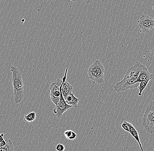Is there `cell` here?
I'll list each match as a JSON object with an SVG mask.
<instances>
[{"instance_id": "obj_1", "label": "cell", "mask_w": 154, "mask_h": 151, "mask_svg": "<svg viewBox=\"0 0 154 151\" xmlns=\"http://www.w3.org/2000/svg\"><path fill=\"white\" fill-rule=\"evenodd\" d=\"M145 66L139 62H137L134 65L127 70L123 79L116 83L113 87L114 90L119 92L137 88L139 84L137 80V77Z\"/></svg>"}, {"instance_id": "obj_2", "label": "cell", "mask_w": 154, "mask_h": 151, "mask_svg": "<svg viewBox=\"0 0 154 151\" xmlns=\"http://www.w3.org/2000/svg\"><path fill=\"white\" fill-rule=\"evenodd\" d=\"M11 71L12 73V82L14 92V101L19 104L24 98V83L22 74L19 69L15 66H11Z\"/></svg>"}, {"instance_id": "obj_3", "label": "cell", "mask_w": 154, "mask_h": 151, "mask_svg": "<svg viewBox=\"0 0 154 151\" xmlns=\"http://www.w3.org/2000/svg\"><path fill=\"white\" fill-rule=\"evenodd\" d=\"M104 67L101 62L96 60L88 70V78L94 84L103 85L105 83Z\"/></svg>"}, {"instance_id": "obj_4", "label": "cell", "mask_w": 154, "mask_h": 151, "mask_svg": "<svg viewBox=\"0 0 154 151\" xmlns=\"http://www.w3.org/2000/svg\"><path fill=\"white\" fill-rule=\"evenodd\" d=\"M142 125L147 132L154 133V101H151L145 109L142 119Z\"/></svg>"}, {"instance_id": "obj_5", "label": "cell", "mask_w": 154, "mask_h": 151, "mask_svg": "<svg viewBox=\"0 0 154 151\" xmlns=\"http://www.w3.org/2000/svg\"><path fill=\"white\" fill-rule=\"evenodd\" d=\"M62 80H56L50 86V97L51 100L56 106L59 102L60 96V89L62 84Z\"/></svg>"}, {"instance_id": "obj_6", "label": "cell", "mask_w": 154, "mask_h": 151, "mask_svg": "<svg viewBox=\"0 0 154 151\" xmlns=\"http://www.w3.org/2000/svg\"><path fill=\"white\" fill-rule=\"evenodd\" d=\"M137 24L139 28L145 33H149L151 30L154 28V20L149 15H141L137 21Z\"/></svg>"}, {"instance_id": "obj_7", "label": "cell", "mask_w": 154, "mask_h": 151, "mask_svg": "<svg viewBox=\"0 0 154 151\" xmlns=\"http://www.w3.org/2000/svg\"><path fill=\"white\" fill-rule=\"evenodd\" d=\"M61 86H62V84H61V89H60V96L59 102L57 105L55 107L53 110L54 113L56 115L57 118H62L63 113L67 110H69L72 107V106L67 104L65 100L63 98L62 92H61Z\"/></svg>"}, {"instance_id": "obj_8", "label": "cell", "mask_w": 154, "mask_h": 151, "mask_svg": "<svg viewBox=\"0 0 154 151\" xmlns=\"http://www.w3.org/2000/svg\"><path fill=\"white\" fill-rule=\"evenodd\" d=\"M68 71V68H66L64 76L62 79V83L61 90L63 96L65 100L66 99L67 96L72 93L73 90V87L66 80Z\"/></svg>"}, {"instance_id": "obj_9", "label": "cell", "mask_w": 154, "mask_h": 151, "mask_svg": "<svg viewBox=\"0 0 154 151\" xmlns=\"http://www.w3.org/2000/svg\"><path fill=\"white\" fill-rule=\"evenodd\" d=\"M153 75L149 72L146 66L140 72L137 78V82L140 83L143 80L150 81L152 79Z\"/></svg>"}, {"instance_id": "obj_10", "label": "cell", "mask_w": 154, "mask_h": 151, "mask_svg": "<svg viewBox=\"0 0 154 151\" xmlns=\"http://www.w3.org/2000/svg\"><path fill=\"white\" fill-rule=\"evenodd\" d=\"M128 125L129 127V133L131 134V135L133 136L135 139L137 141V143L139 144L140 147V149L141 151H144L142 147V145H141V142H140V140L139 134L137 132L136 129L134 128V127L133 125L131 123L128 122Z\"/></svg>"}, {"instance_id": "obj_11", "label": "cell", "mask_w": 154, "mask_h": 151, "mask_svg": "<svg viewBox=\"0 0 154 151\" xmlns=\"http://www.w3.org/2000/svg\"><path fill=\"white\" fill-rule=\"evenodd\" d=\"M79 98L76 97L74 94L72 93L67 96L65 101L67 104L74 108H77L79 104Z\"/></svg>"}, {"instance_id": "obj_12", "label": "cell", "mask_w": 154, "mask_h": 151, "mask_svg": "<svg viewBox=\"0 0 154 151\" xmlns=\"http://www.w3.org/2000/svg\"><path fill=\"white\" fill-rule=\"evenodd\" d=\"M5 141L6 144L4 146L0 147V151H14V146L12 141L8 139H6Z\"/></svg>"}, {"instance_id": "obj_13", "label": "cell", "mask_w": 154, "mask_h": 151, "mask_svg": "<svg viewBox=\"0 0 154 151\" xmlns=\"http://www.w3.org/2000/svg\"><path fill=\"white\" fill-rule=\"evenodd\" d=\"M36 114L35 112H31L24 116V121L26 122H32L36 119Z\"/></svg>"}, {"instance_id": "obj_14", "label": "cell", "mask_w": 154, "mask_h": 151, "mask_svg": "<svg viewBox=\"0 0 154 151\" xmlns=\"http://www.w3.org/2000/svg\"><path fill=\"white\" fill-rule=\"evenodd\" d=\"M149 81L147 80H143L139 83V85H138L137 88L139 89V93H138V96H141L143 94V91L145 90V88L147 87Z\"/></svg>"}, {"instance_id": "obj_15", "label": "cell", "mask_w": 154, "mask_h": 151, "mask_svg": "<svg viewBox=\"0 0 154 151\" xmlns=\"http://www.w3.org/2000/svg\"><path fill=\"white\" fill-rule=\"evenodd\" d=\"M73 132H74V131H73L71 130H67L65 131H64L63 134H64V136L66 137V138L67 139L70 140V138H71L72 134H73Z\"/></svg>"}, {"instance_id": "obj_16", "label": "cell", "mask_w": 154, "mask_h": 151, "mask_svg": "<svg viewBox=\"0 0 154 151\" xmlns=\"http://www.w3.org/2000/svg\"><path fill=\"white\" fill-rule=\"evenodd\" d=\"M121 127L123 129L125 130V131L129 132V127L128 125V122H127V121H124V122L122 123V125H121Z\"/></svg>"}, {"instance_id": "obj_17", "label": "cell", "mask_w": 154, "mask_h": 151, "mask_svg": "<svg viewBox=\"0 0 154 151\" xmlns=\"http://www.w3.org/2000/svg\"><path fill=\"white\" fill-rule=\"evenodd\" d=\"M56 149L57 151H64L65 150V146L61 144H58L56 146Z\"/></svg>"}, {"instance_id": "obj_18", "label": "cell", "mask_w": 154, "mask_h": 151, "mask_svg": "<svg viewBox=\"0 0 154 151\" xmlns=\"http://www.w3.org/2000/svg\"><path fill=\"white\" fill-rule=\"evenodd\" d=\"M6 144V142L5 140H4L2 142H0V147L5 146Z\"/></svg>"}, {"instance_id": "obj_19", "label": "cell", "mask_w": 154, "mask_h": 151, "mask_svg": "<svg viewBox=\"0 0 154 151\" xmlns=\"http://www.w3.org/2000/svg\"><path fill=\"white\" fill-rule=\"evenodd\" d=\"M4 136V134L3 133H2V134L0 133V142H2L4 140L3 138Z\"/></svg>"}, {"instance_id": "obj_20", "label": "cell", "mask_w": 154, "mask_h": 151, "mask_svg": "<svg viewBox=\"0 0 154 151\" xmlns=\"http://www.w3.org/2000/svg\"><path fill=\"white\" fill-rule=\"evenodd\" d=\"M93 1V0H85V2L87 4H91Z\"/></svg>"}, {"instance_id": "obj_21", "label": "cell", "mask_w": 154, "mask_h": 151, "mask_svg": "<svg viewBox=\"0 0 154 151\" xmlns=\"http://www.w3.org/2000/svg\"><path fill=\"white\" fill-rule=\"evenodd\" d=\"M71 1H72V2H76V1H78V0H71ZM83 1H85V0H83Z\"/></svg>"}]
</instances>
